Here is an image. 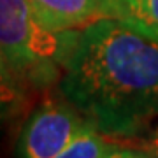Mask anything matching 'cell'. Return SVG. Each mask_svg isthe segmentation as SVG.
<instances>
[{
  "instance_id": "6da1fadb",
  "label": "cell",
  "mask_w": 158,
  "mask_h": 158,
  "mask_svg": "<svg viewBox=\"0 0 158 158\" xmlns=\"http://www.w3.org/2000/svg\"><path fill=\"white\" fill-rule=\"evenodd\" d=\"M60 88L98 132L134 139L158 119V39L100 18L77 30Z\"/></svg>"
},
{
  "instance_id": "7a4b0ae2",
  "label": "cell",
  "mask_w": 158,
  "mask_h": 158,
  "mask_svg": "<svg viewBox=\"0 0 158 158\" xmlns=\"http://www.w3.org/2000/svg\"><path fill=\"white\" fill-rule=\"evenodd\" d=\"M77 30L55 32L28 0H0V51L19 81L49 79L63 67Z\"/></svg>"
},
{
  "instance_id": "3957f363",
  "label": "cell",
  "mask_w": 158,
  "mask_h": 158,
  "mask_svg": "<svg viewBox=\"0 0 158 158\" xmlns=\"http://www.w3.org/2000/svg\"><path fill=\"white\" fill-rule=\"evenodd\" d=\"M88 119L74 106L48 102L28 118L16 153L27 158H56L72 142Z\"/></svg>"
},
{
  "instance_id": "277c9868",
  "label": "cell",
  "mask_w": 158,
  "mask_h": 158,
  "mask_svg": "<svg viewBox=\"0 0 158 158\" xmlns=\"http://www.w3.org/2000/svg\"><path fill=\"white\" fill-rule=\"evenodd\" d=\"M40 21L55 32L79 30L100 19L113 18V0H28Z\"/></svg>"
},
{
  "instance_id": "5b68a950",
  "label": "cell",
  "mask_w": 158,
  "mask_h": 158,
  "mask_svg": "<svg viewBox=\"0 0 158 158\" xmlns=\"http://www.w3.org/2000/svg\"><path fill=\"white\" fill-rule=\"evenodd\" d=\"M62 156L67 158H144L134 144H123L116 137L102 134L88 121L77 132Z\"/></svg>"
},
{
  "instance_id": "8992f818",
  "label": "cell",
  "mask_w": 158,
  "mask_h": 158,
  "mask_svg": "<svg viewBox=\"0 0 158 158\" xmlns=\"http://www.w3.org/2000/svg\"><path fill=\"white\" fill-rule=\"evenodd\" d=\"M113 18L158 39V0H113Z\"/></svg>"
},
{
  "instance_id": "52a82bcc",
  "label": "cell",
  "mask_w": 158,
  "mask_h": 158,
  "mask_svg": "<svg viewBox=\"0 0 158 158\" xmlns=\"http://www.w3.org/2000/svg\"><path fill=\"white\" fill-rule=\"evenodd\" d=\"M19 77L7 65L0 51V119L4 118L19 98Z\"/></svg>"
},
{
  "instance_id": "ba28073f",
  "label": "cell",
  "mask_w": 158,
  "mask_h": 158,
  "mask_svg": "<svg viewBox=\"0 0 158 158\" xmlns=\"http://www.w3.org/2000/svg\"><path fill=\"white\" fill-rule=\"evenodd\" d=\"M137 149H141L144 158H149V156H155L158 158V125L155 128H149L146 132V135L142 137L141 141L134 144Z\"/></svg>"
}]
</instances>
